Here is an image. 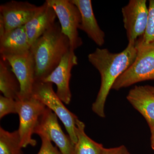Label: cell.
I'll return each instance as SVG.
<instances>
[{
  "label": "cell",
  "instance_id": "cell-23",
  "mask_svg": "<svg viewBox=\"0 0 154 154\" xmlns=\"http://www.w3.org/2000/svg\"><path fill=\"white\" fill-rule=\"evenodd\" d=\"M145 87L147 89H148L149 91H150L151 92H152L154 95V87H153V86L147 85L145 86Z\"/></svg>",
  "mask_w": 154,
  "mask_h": 154
},
{
  "label": "cell",
  "instance_id": "cell-4",
  "mask_svg": "<svg viewBox=\"0 0 154 154\" xmlns=\"http://www.w3.org/2000/svg\"><path fill=\"white\" fill-rule=\"evenodd\" d=\"M32 97L44 104L52 110L64 125L72 142L76 143V121L78 118L65 107L63 102L54 92L52 83L35 82Z\"/></svg>",
  "mask_w": 154,
  "mask_h": 154
},
{
  "label": "cell",
  "instance_id": "cell-5",
  "mask_svg": "<svg viewBox=\"0 0 154 154\" xmlns=\"http://www.w3.org/2000/svg\"><path fill=\"white\" fill-rule=\"evenodd\" d=\"M54 9L62 32L69 38L71 49L75 51L83 44L78 30L81 22L79 9L71 0H46Z\"/></svg>",
  "mask_w": 154,
  "mask_h": 154
},
{
  "label": "cell",
  "instance_id": "cell-20",
  "mask_svg": "<svg viewBox=\"0 0 154 154\" xmlns=\"http://www.w3.org/2000/svg\"><path fill=\"white\" fill-rule=\"evenodd\" d=\"M18 102L11 98L0 96V119L11 113H17Z\"/></svg>",
  "mask_w": 154,
  "mask_h": 154
},
{
  "label": "cell",
  "instance_id": "cell-22",
  "mask_svg": "<svg viewBox=\"0 0 154 154\" xmlns=\"http://www.w3.org/2000/svg\"><path fill=\"white\" fill-rule=\"evenodd\" d=\"M102 154H130L126 147L121 146L113 148L107 149L104 148Z\"/></svg>",
  "mask_w": 154,
  "mask_h": 154
},
{
  "label": "cell",
  "instance_id": "cell-25",
  "mask_svg": "<svg viewBox=\"0 0 154 154\" xmlns=\"http://www.w3.org/2000/svg\"><path fill=\"white\" fill-rule=\"evenodd\" d=\"M152 148L153 149L154 151V147H152Z\"/></svg>",
  "mask_w": 154,
  "mask_h": 154
},
{
  "label": "cell",
  "instance_id": "cell-11",
  "mask_svg": "<svg viewBox=\"0 0 154 154\" xmlns=\"http://www.w3.org/2000/svg\"><path fill=\"white\" fill-rule=\"evenodd\" d=\"M78 64V57L75 51L71 49L66 54L58 65L44 80L45 82L55 84L56 94L65 104H69L71 101L72 94L69 83L72 69Z\"/></svg>",
  "mask_w": 154,
  "mask_h": 154
},
{
  "label": "cell",
  "instance_id": "cell-15",
  "mask_svg": "<svg viewBox=\"0 0 154 154\" xmlns=\"http://www.w3.org/2000/svg\"><path fill=\"white\" fill-rule=\"evenodd\" d=\"M31 48L24 26L0 35L1 56L22 54Z\"/></svg>",
  "mask_w": 154,
  "mask_h": 154
},
{
  "label": "cell",
  "instance_id": "cell-8",
  "mask_svg": "<svg viewBox=\"0 0 154 154\" xmlns=\"http://www.w3.org/2000/svg\"><path fill=\"white\" fill-rule=\"evenodd\" d=\"M27 2L11 1L0 5V35L25 26L40 9Z\"/></svg>",
  "mask_w": 154,
  "mask_h": 154
},
{
  "label": "cell",
  "instance_id": "cell-13",
  "mask_svg": "<svg viewBox=\"0 0 154 154\" xmlns=\"http://www.w3.org/2000/svg\"><path fill=\"white\" fill-rule=\"evenodd\" d=\"M57 18L55 11L45 1L34 17L24 26L31 46L55 24Z\"/></svg>",
  "mask_w": 154,
  "mask_h": 154
},
{
  "label": "cell",
  "instance_id": "cell-10",
  "mask_svg": "<svg viewBox=\"0 0 154 154\" xmlns=\"http://www.w3.org/2000/svg\"><path fill=\"white\" fill-rule=\"evenodd\" d=\"M58 117L52 110L46 107L42 113L34 134H44L53 142L62 154H74V144L69 136L63 131Z\"/></svg>",
  "mask_w": 154,
  "mask_h": 154
},
{
  "label": "cell",
  "instance_id": "cell-9",
  "mask_svg": "<svg viewBox=\"0 0 154 154\" xmlns=\"http://www.w3.org/2000/svg\"><path fill=\"white\" fill-rule=\"evenodd\" d=\"M128 42L135 43L144 34L149 16L146 0H130L122 9Z\"/></svg>",
  "mask_w": 154,
  "mask_h": 154
},
{
  "label": "cell",
  "instance_id": "cell-21",
  "mask_svg": "<svg viewBox=\"0 0 154 154\" xmlns=\"http://www.w3.org/2000/svg\"><path fill=\"white\" fill-rule=\"evenodd\" d=\"M42 140L41 146L37 154H62L56 147L53 145L52 142L44 134L38 135Z\"/></svg>",
  "mask_w": 154,
  "mask_h": 154
},
{
  "label": "cell",
  "instance_id": "cell-17",
  "mask_svg": "<svg viewBox=\"0 0 154 154\" xmlns=\"http://www.w3.org/2000/svg\"><path fill=\"white\" fill-rule=\"evenodd\" d=\"M76 125L77 141L74 146V154H102L104 147L87 135L85 123L78 119Z\"/></svg>",
  "mask_w": 154,
  "mask_h": 154
},
{
  "label": "cell",
  "instance_id": "cell-14",
  "mask_svg": "<svg viewBox=\"0 0 154 154\" xmlns=\"http://www.w3.org/2000/svg\"><path fill=\"white\" fill-rule=\"evenodd\" d=\"M127 99L144 117L154 133V95L145 86H136L131 89Z\"/></svg>",
  "mask_w": 154,
  "mask_h": 154
},
{
  "label": "cell",
  "instance_id": "cell-18",
  "mask_svg": "<svg viewBox=\"0 0 154 154\" xmlns=\"http://www.w3.org/2000/svg\"><path fill=\"white\" fill-rule=\"evenodd\" d=\"M18 130L10 132L0 127V154H23Z\"/></svg>",
  "mask_w": 154,
  "mask_h": 154
},
{
  "label": "cell",
  "instance_id": "cell-24",
  "mask_svg": "<svg viewBox=\"0 0 154 154\" xmlns=\"http://www.w3.org/2000/svg\"><path fill=\"white\" fill-rule=\"evenodd\" d=\"M151 142L152 147L154 146V133L151 134Z\"/></svg>",
  "mask_w": 154,
  "mask_h": 154
},
{
  "label": "cell",
  "instance_id": "cell-6",
  "mask_svg": "<svg viewBox=\"0 0 154 154\" xmlns=\"http://www.w3.org/2000/svg\"><path fill=\"white\" fill-rule=\"evenodd\" d=\"M17 101L18 102L17 114L19 119L18 131L21 146L23 148L28 146H35L37 142L33 138L32 136L46 106L33 97Z\"/></svg>",
  "mask_w": 154,
  "mask_h": 154
},
{
  "label": "cell",
  "instance_id": "cell-16",
  "mask_svg": "<svg viewBox=\"0 0 154 154\" xmlns=\"http://www.w3.org/2000/svg\"><path fill=\"white\" fill-rule=\"evenodd\" d=\"M4 59L0 60V91L5 97L19 100L20 85L19 81Z\"/></svg>",
  "mask_w": 154,
  "mask_h": 154
},
{
  "label": "cell",
  "instance_id": "cell-1",
  "mask_svg": "<svg viewBox=\"0 0 154 154\" xmlns=\"http://www.w3.org/2000/svg\"><path fill=\"white\" fill-rule=\"evenodd\" d=\"M136 43L128 42L121 52L114 53L106 48H96L88 55V60L99 72L101 85L92 110L100 117H105V102L110 90L119 77L132 64L136 57Z\"/></svg>",
  "mask_w": 154,
  "mask_h": 154
},
{
  "label": "cell",
  "instance_id": "cell-2",
  "mask_svg": "<svg viewBox=\"0 0 154 154\" xmlns=\"http://www.w3.org/2000/svg\"><path fill=\"white\" fill-rule=\"evenodd\" d=\"M35 63V82L45 79L71 50L69 38L62 32L59 22L42 34L31 45Z\"/></svg>",
  "mask_w": 154,
  "mask_h": 154
},
{
  "label": "cell",
  "instance_id": "cell-12",
  "mask_svg": "<svg viewBox=\"0 0 154 154\" xmlns=\"http://www.w3.org/2000/svg\"><path fill=\"white\" fill-rule=\"evenodd\" d=\"M76 6L81 14L79 29L86 33L88 37L99 46L105 42V32L99 27L94 15L91 0H71Z\"/></svg>",
  "mask_w": 154,
  "mask_h": 154
},
{
  "label": "cell",
  "instance_id": "cell-3",
  "mask_svg": "<svg viewBox=\"0 0 154 154\" xmlns=\"http://www.w3.org/2000/svg\"><path fill=\"white\" fill-rule=\"evenodd\" d=\"M134 61L116 81L112 89L118 91L140 82L154 80V45L137 40Z\"/></svg>",
  "mask_w": 154,
  "mask_h": 154
},
{
  "label": "cell",
  "instance_id": "cell-7",
  "mask_svg": "<svg viewBox=\"0 0 154 154\" xmlns=\"http://www.w3.org/2000/svg\"><path fill=\"white\" fill-rule=\"evenodd\" d=\"M1 58L8 63L19 81L20 85L19 100L32 98L36 69L35 61L30 50L22 54L3 56Z\"/></svg>",
  "mask_w": 154,
  "mask_h": 154
},
{
  "label": "cell",
  "instance_id": "cell-19",
  "mask_svg": "<svg viewBox=\"0 0 154 154\" xmlns=\"http://www.w3.org/2000/svg\"><path fill=\"white\" fill-rule=\"evenodd\" d=\"M148 9V19L145 32L138 40L144 44L154 45V0H150Z\"/></svg>",
  "mask_w": 154,
  "mask_h": 154
}]
</instances>
